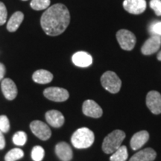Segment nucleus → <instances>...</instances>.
<instances>
[{
  "label": "nucleus",
  "mask_w": 161,
  "mask_h": 161,
  "mask_svg": "<svg viewBox=\"0 0 161 161\" xmlns=\"http://www.w3.org/2000/svg\"><path fill=\"white\" fill-rule=\"evenodd\" d=\"M70 22L69 11L63 4H55L48 8L40 18V25L47 35L58 36L68 27Z\"/></svg>",
  "instance_id": "obj_1"
},
{
  "label": "nucleus",
  "mask_w": 161,
  "mask_h": 161,
  "mask_svg": "<svg viewBox=\"0 0 161 161\" xmlns=\"http://www.w3.org/2000/svg\"><path fill=\"white\" fill-rule=\"evenodd\" d=\"M95 140L93 132L87 128H80L74 132L71 137L72 146L78 149L89 148Z\"/></svg>",
  "instance_id": "obj_2"
},
{
  "label": "nucleus",
  "mask_w": 161,
  "mask_h": 161,
  "mask_svg": "<svg viewBox=\"0 0 161 161\" xmlns=\"http://www.w3.org/2000/svg\"><path fill=\"white\" fill-rule=\"evenodd\" d=\"M125 138V134L121 130H115L104 139L102 150L106 154H112L121 146L122 141Z\"/></svg>",
  "instance_id": "obj_3"
},
{
  "label": "nucleus",
  "mask_w": 161,
  "mask_h": 161,
  "mask_svg": "<svg viewBox=\"0 0 161 161\" xmlns=\"http://www.w3.org/2000/svg\"><path fill=\"white\" fill-rule=\"evenodd\" d=\"M101 83L106 90L111 93H117L120 90L122 81L114 72L107 71L101 77Z\"/></svg>",
  "instance_id": "obj_4"
},
{
  "label": "nucleus",
  "mask_w": 161,
  "mask_h": 161,
  "mask_svg": "<svg viewBox=\"0 0 161 161\" xmlns=\"http://www.w3.org/2000/svg\"><path fill=\"white\" fill-rule=\"evenodd\" d=\"M116 38L121 48L126 51H130L136 44V37L131 31L126 29H121L116 33Z\"/></svg>",
  "instance_id": "obj_5"
},
{
  "label": "nucleus",
  "mask_w": 161,
  "mask_h": 161,
  "mask_svg": "<svg viewBox=\"0 0 161 161\" xmlns=\"http://www.w3.org/2000/svg\"><path fill=\"white\" fill-rule=\"evenodd\" d=\"M30 128L35 135L41 140H47L51 137L52 131L49 127L43 122L35 120L30 124Z\"/></svg>",
  "instance_id": "obj_6"
},
{
  "label": "nucleus",
  "mask_w": 161,
  "mask_h": 161,
  "mask_svg": "<svg viewBox=\"0 0 161 161\" xmlns=\"http://www.w3.org/2000/svg\"><path fill=\"white\" fill-rule=\"evenodd\" d=\"M43 95L48 99L56 102H65L69 98V92L66 89L60 87H48L43 91Z\"/></svg>",
  "instance_id": "obj_7"
},
{
  "label": "nucleus",
  "mask_w": 161,
  "mask_h": 161,
  "mask_svg": "<svg viewBox=\"0 0 161 161\" xmlns=\"http://www.w3.org/2000/svg\"><path fill=\"white\" fill-rule=\"evenodd\" d=\"M146 105L154 114H161V94L158 91H150L146 96Z\"/></svg>",
  "instance_id": "obj_8"
},
{
  "label": "nucleus",
  "mask_w": 161,
  "mask_h": 161,
  "mask_svg": "<svg viewBox=\"0 0 161 161\" xmlns=\"http://www.w3.org/2000/svg\"><path fill=\"white\" fill-rule=\"evenodd\" d=\"M84 115L92 118H99L103 114L102 108L93 100H86L82 106Z\"/></svg>",
  "instance_id": "obj_9"
},
{
  "label": "nucleus",
  "mask_w": 161,
  "mask_h": 161,
  "mask_svg": "<svg viewBox=\"0 0 161 161\" xmlns=\"http://www.w3.org/2000/svg\"><path fill=\"white\" fill-rule=\"evenodd\" d=\"M161 46V37L158 35H152L145 42L142 46V53L145 55H149L158 51Z\"/></svg>",
  "instance_id": "obj_10"
},
{
  "label": "nucleus",
  "mask_w": 161,
  "mask_h": 161,
  "mask_svg": "<svg viewBox=\"0 0 161 161\" xmlns=\"http://www.w3.org/2000/svg\"><path fill=\"white\" fill-rule=\"evenodd\" d=\"M123 7L128 13L140 14L146 8V0H125Z\"/></svg>",
  "instance_id": "obj_11"
},
{
  "label": "nucleus",
  "mask_w": 161,
  "mask_h": 161,
  "mask_svg": "<svg viewBox=\"0 0 161 161\" xmlns=\"http://www.w3.org/2000/svg\"><path fill=\"white\" fill-rule=\"evenodd\" d=\"M2 91L4 96L8 100H14L17 96V87L14 80L10 78H5L1 84Z\"/></svg>",
  "instance_id": "obj_12"
},
{
  "label": "nucleus",
  "mask_w": 161,
  "mask_h": 161,
  "mask_svg": "<svg viewBox=\"0 0 161 161\" xmlns=\"http://www.w3.org/2000/svg\"><path fill=\"white\" fill-rule=\"evenodd\" d=\"M46 120L54 128H60L65 122V118L60 111L56 110H51L46 113Z\"/></svg>",
  "instance_id": "obj_13"
},
{
  "label": "nucleus",
  "mask_w": 161,
  "mask_h": 161,
  "mask_svg": "<svg viewBox=\"0 0 161 161\" xmlns=\"http://www.w3.org/2000/svg\"><path fill=\"white\" fill-rule=\"evenodd\" d=\"M55 154L62 161H70L72 159L71 147L65 142H60L55 146Z\"/></svg>",
  "instance_id": "obj_14"
},
{
  "label": "nucleus",
  "mask_w": 161,
  "mask_h": 161,
  "mask_svg": "<svg viewBox=\"0 0 161 161\" xmlns=\"http://www.w3.org/2000/svg\"><path fill=\"white\" fill-rule=\"evenodd\" d=\"M148 139L149 134L146 130H141L136 133L130 140V147L134 151L140 149L148 142Z\"/></svg>",
  "instance_id": "obj_15"
},
{
  "label": "nucleus",
  "mask_w": 161,
  "mask_h": 161,
  "mask_svg": "<svg viewBox=\"0 0 161 161\" xmlns=\"http://www.w3.org/2000/svg\"><path fill=\"white\" fill-rule=\"evenodd\" d=\"M72 60L75 66L79 67H87L92 63V56L85 52H78L72 57Z\"/></svg>",
  "instance_id": "obj_16"
},
{
  "label": "nucleus",
  "mask_w": 161,
  "mask_h": 161,
  "mask_svg": "<svg viewBox=\"0 0 161 161\" xmlns=\"http://www.w3.org/2000/svg\"><path fill=\"white\" fill-rule=\"evenodd\" d=\"M157 157V153L152 148H147L134 154L129 161H154Z\"/></svg>",
  "instance_id": "obj_17"
},
{
  "label": "nucleus",
  "mask_w": 161,
  "mask_h": 161,
  "mask_svg": "<svg viewBox=\"0 0 161 161\" xmlns=\"http://www.w3.org/2000/svg\"><path fill=\"white\" fill-rule=\"evenodd\" d=\"M32 79L35 83L40 84H49L53 79V75L49 71L45 69H39L34 72Z\"/></svg>",
  "instance_id": "obj_18"
},
{
  "label": "nucleus",
  "mask_w": 161,
  "mask_h": 161,
  "mask_svg": "<svg viewBox=\"0 0 161 161\" xmlns=\"http://www.w3.org/2000/svg\"><path fill=\"white\" fill-rule=\"evenodd\" d=\"M24 14L21 11H17L11 16L7 24V29L10 32H14L19 29L23 21Z\"/></svg>",
  "instance_id": "obj_19"
},
{
  "label": "nucleus",
  "mask_w": 161,
  "mask_h": 161,
  "mask_svg": "<svg viewBox=\"0 0 161 161\" xmlns=\"http://www.w3.org/2000/svg\"><path fill=\"white\" fill-rule=\"evenodd\" d=\"M128 150L125 146H121L110 156V161H125L128 159Z\"/></svg>",
  "instance_id": "obj_20"
},
{
  "label": "nucleus",
  "mask_w": 161,
  "mask_h": 161,
  "mask_svg": "<svg viewBox=\"0 0 161 161\" xmlns=\"http://www.w3.org/2000/svg\"><path fill=\"white\" fill-rule=\"evenodd\" d=\"M24 157L23 151L20 148H15L9 151L5 156V161H17Z\"/></svg>",
  "instance_id": "obj_21"
},
{
  "label": "nucleus",
  "mask_w": 161,
  "mask_h": 161,
  "mask_svg": "<svg viewBox=\"0 0 161 161\" xmlns=\"http://www.w3.org/2000/svg\"><path fill=\"white\" fill-rule=\"evenodd\" d=\"M50 0H31L30 5L35 11H42L47 9L50 5Z\"/></svg>",
  "instance_id": "obj_22"
},
{
  "label": "nucleus",
  "mask_w": 161,
  "mask_h": 161,
  "mask_svg": "<svg viewBox=\"0 0 161 161\" xmlns=\"http://www.w3.org/2000/svg\"><path fill=\"white\" fill-rule=\"evenodd\" d=\"M13 142L19 146H23L26 143L27 141V134L24 131H18L15 133L13 136Z\"/></svg>",
  "instance_id": "obj_23"
},
{
  "label": "nucleus",
  "mask_w": 161,
  "mask_h": 161,
  "mask_svg": "<svg viewBox=\"0 0 161 161\" xmlns=\"http://www.w3.org/2000/svg\"><path fill=\"white\" fill-rule=\"evenodd\" d=\"M45 155V151L43 147L36 146L32 148L31 158L34 161H41Z\"/></svg>",
  "instance_id": "obj_24"
},
{
  "label": "nucleus",
  "mask_w": 161,
  "mask_h": 161,
  "mask_svg": "<svg viewBox=\"0 0 161 161\" xmlns=\"http://www.w3.org/2000/svg\"><path fill=\"white\" fill-rule=\"evenodd\" d=\"M10 130V122L8 118L5 115L0 116V131L8 133Z\"/></svg>",
  "instance_id": "obj_25"
},
{
  "label": "nucleus",
  "mask_w": 161,
  "mask_h": 161,
  "mask_svg": "<svg viewBox=\"0 0 161 161\" xmlns=\"http://www.w3.org/2000/svg\"><path fill=\"white\" fill-rule=\"evenodd\" d=\"M148 31L152 35H158L161 37V21H155L151 24Z\"/></svg>",
  "instance_id": "obj_26"
},
{
  "label": "nucleus",
  "mask_w": 161,
  "mask_h": 161,
  "mask_svg": "<svg viewBox=\"0 0 161 161\" xmlns=\"http://www.w3.org/2000/svg\"><path fill=\"white\" fill-rule=\"evenodd\" d=\"M8 17V11L5 4L0 2V25L5 23Z\"/></svg>",
  "instance_id": "obj_27"
},
{
  "label": "nucleus",
  "mask_w": 161,
  "mask_h": 161,
  "mask_svg": "<svg viewBox=\"0 0 161 161\" xmlns=\"http://www.w3.org/2000/svg\"><path fill=\"white\" fill-rule=\"evenodd\" d=\"M150 7L156 15L161 16V0H151Z\"/></svg>",
  "instance_id": "obj_28"
},
{
  "label": "nucleus",
  "mask_w": 161,
  "mask_h": 161,
  "mask_svg": "<svg viewBox=\"0 0 161 161\" xmlns=\"http://www.w3.org/2000/svg\"><path fill=\"white\" fill-rule=\"evenodd\" d=\"M5 147V140L4 137L3 133L0 131V150L4 149V148Z\"/></svg>",
  "instance_id": "obj_29"
},
{
  "label": "nucleus",
  "mask_w": 161,
  "mask_h": 161,
  "mask_svg": "<svg viewBox=\"0 0 161 161\" xmlns=\"http://www.w3.org/2000/svg\"><path fill=\"white\" fill-rule=\"evenodd\" d=\"M5 75V67L3 64L0 63V80H3Z\"/></svg>",
  "instance_id": "obj_30"
},
{
  "label": "nucleus",
  "mask_w": 161,
  "mask_h": 161,
  "mask_svg": "<svg viewBox=\"0 0 161 161\" xmlns=\"http://www.w3.org/2000/svg\"><path fill=\"white\" fill-rule=\"evenodd\" d=\"M157 58H158V59L159 60H160V61H161V51L158 54V56H157Z\"/></svg>",
  "instance_id": "obj_31"
},
{
  "label": "nucleus",
  "mask_w": 161,
  "mask_h": 161,
  "mask_svg": "<svg viewBox=\"0 0 161 161\" xmlns=\"http://www.w3.org/2000/svg\"><path fill=\"white\" fill-rule=\"evenodd\" d=\"M23 1H27V0H23Z\"/></svg>",
  "instance_id": "obj_32"
}]
</instances>
